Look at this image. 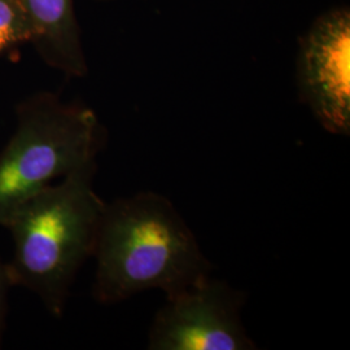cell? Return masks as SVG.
<instances>
[{
	"label": "cell",
	"mask_w": 350,
	"mask_h": 350,
	"mask_svg": "<svg viewBox=\"0 0 350 350\" xmlns=\"http://www.w3.org/2000/svg\"><path fill=\"white\" fill-rule=\"evenodd\" d=\"M105 130L91 108L38 92L16 107V129L0 150V226L56 179L96 161Z\"/></svg>",
	"instance_id": "obj_3"
},
{
	"label": "cell",
	"mask_w": 350,
	"mask_h": 350,
	"mask_svg": "<svg viewBox=\"0 0 350 350\" xmlns=\"http://www.w3.org/2000/svg\"><path fill=\"white\" fill-rule=\"evenodd\" d=\"M296 81L301 101L334 135L350 134V10L319 14L299 40Z\"/></svg>",
	"instance_id": "obj_5"
},
{
	"label": "cell",
	"mask_w": 350,
	"mask_h": 350,
	"mask_svg": "<svg viewBox=\"0 0 350 350\" xmlns=\"http://www.w3.org/2000/svg\"><path fill=\"white\" fill-rule=\"evenodd\" d=\"M33 27L31 43L52 68L68 77L88 73L73 0H21Z\"/></svg>",
	"instance_id": "obj_6"
},
{
	"label": "cell",
	"mask_w": 350,
	"mask_h": 350,
	"mask_svg": "<svg viewBox=\"0 0 350 350\" xmlns=\"http://www.w3.org/2000/svg\"><path fill=\"white\" fill-rule=\"evenodd\" d=\"M100 1H109V0H100Z\"/></svg>",
	"instance_id": "obj_9"
},
{
	"label": "cell",
	"mask_w": 350,
	"mask_h": 350,
	"mask_svg": "<svg viewBox=\"0 0 350 350\" xmlns=\"http://www.w3.org/2000/svg\"><path fill=\"white\" fill-rule=\"evenodd\" d=\"M245 295L212 275L166 296L148 332L150 350L257 349L241 321Z\"/></svg>",
	"instance_id": "obj_4"
},
{
	"label": "cell",
	"mask_w": 350,
	"mask_h": 350,
	"mask_svg": "<svg viewBox=\"0 0 350 350\" xmlns=\"http://www.w3.org/2000/svg\"><path fill=\"white\" fill-rule=\"evenodd\" d=\"M96 172L94 161L43 188L4 226L13 241V286L34 293L53 318L63 317L75 278L95 252L105 206Z\"/></svg>",
	"instance_id": "obj_2"
},
{
	"label": "cell",
	"mask_w": 350,
	"mask_h": 350,
	"mask_svg": "<svg viewBox=\"0 0 350 350\" xmlns=\"http://www.w3.org/2000/svg\"><path fill=\"white\" fill-rule=\"evenodd\" d=\"M33 39V27L21 0H0V57Z\"/></svg>",
	"instance_id": "obj_7"
},
{
	"label": "cell",
	"mask_w": 350,
	"mask_h": 350,
	"mask_svg": "<svg viewBox=\"0 0 350 350\" xmlns=\"http://www.w3.org/2000/svg\"><path fill=\"white\" fill-rule=\"evenodd\" d=\"M92 257V296L101 305L150 289L172 296L212 275V263L180 213L153 191L105 202Z\"/></svg>",
	"instance_id": "obj_1"
},
{
	"label": "cell",
	"mask_w": 350,
	"mask_h": 350,
	"mask_svg": "<svg viewBox=\"0 0 350 350\" xmlns=\"http://www.w3.org/2000/svg\"><path fill=\"white\" fill-rule=\"evenodd\" d=\"M13 286L8 262L0 256V348L3 347V338L7 327V317L10 308V291Z\"/></svg>",
	"instance_id": "obj_8"
}]
</instances>
